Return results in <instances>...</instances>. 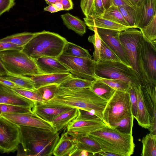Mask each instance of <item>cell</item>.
Masks as SVG:
<instances>
[{"mask_svg": "<svg viewBox=\"0 0 156 156\" xmlns=\"http://www.w3.org/2000/svg\"><path fill=\"white\" fill-rule=\"evenodd\" d=\"M107 102L97 96L90 87L73 89L58 86L53 98L43 103L50 106L85 110L102 120L103 112Z\"/></svg>", "mask_w": 156, "mask_h": 156, "instance_id": "1", "label": "cell"}, {"mask_svg": "<svg viewBox=\"0 0 156 156\" xmlns=\"http://www.w3.org/2000/svg\"><path fill=\"white\" fill-rule=\"evenodd\" d=\"M20 144L25 156H50L60 137L58 132L40 128L19 126Z\"/></svg>", "mask_w": 156, "mask_h": 156, "instance_id": "2", "label": "cell"}, {"mask_svg": "<svg viewBox=\"0 0 156 156\" xmlns=\"http://www.w3.org/2000/svg\"><path fill=\"white\" fill-rule=\"evenodd\" d=\"M99 144L101 151L119 156H130L135 145L132 134L121 132L107 125L87 134Z\"/></svg>", "mask_w": 156, "mask_h": 156, "instance_id": "3", "label": "cell"}, {"mask_svg": "<svg viewBox=\"0 0 156 156\" xmlns=\"http://www.w3.org/2000/svg\"><path fill=\"white\" fill-rule=\"evenodd\" d=\"M67 41L58 34L43 30L36 32L22 51L34 60L42 57L57 58L62 54Z\"/></svg>", "mask_w": 156, "mask_h": 156, "instance_id": "4", "label": "cell"}, {"mask_svg": "<svg viewBox=\"0 0 156 156\" xmlns=\"http://www.w3.org/2000/svg\"><path fill=\"white\" fill-rule=\"evenodd\" d=\"M0 59L8 75L30 76L42 74L34 59L22 50L0 51Z\"/></svg>", "mask_w": 156, "mask_h": 156, "instance_id": "5", "label": "cell"}, {"mask_svg": "<svg viewBox=\"0 0 156 156\" xmlns=\"http://www.w3.org/2000/svg\"><path fill=\"white\" fill-rule=\"evenodd\" d=\"M96 62L95 73L98 77L120 80L135 87L140 85L132 67L122 62L101 60Z\"/></svg>", "mask_w": 156, "mask_h": 156, "instance_id": "6", "label": "cell"}, {"mask_svg": "<svg viewBox=\"0 0 156 156\" xmlns=\"http://www.w3.org/2000/svg\"><path fill=\"white\" fill-rule=\"evenodd\" d=\"M132 115L128 91L115 90L107 102L102 113V120L110 126L128 115Z\"/></svg>", "mask_w": 156, "mask_h": 156, "instance_id": "7", "label": "cell"}, {"mask_svg": "<svg viewBox=\"0 0 156 156\" xmlns=\"http://www.w3.org/2000/svg\"><path fill=\"white\" fill-rule=\"evenodd\" d=\"M139 55L143 83L145 81L156 86V41H151L143 34L139 40Z\"/></svg>", "mask_w": 156, "mask_h": 156, "instance_id": "8", "label": "cell"}, {"mask_svg": "<svg viewBox=\"0 0 156 156\" xmlns=\"http://www.w3.org/2000/svg\"><path fill=\"white\" fill-rule=\"evenodd\" d=\"M142 35L140 30L132 27L121 31L119 36L121 44L140 85L143 80L139 65V45Z\"/></svg>", "mask_w": 156, "mask_h": 156, "instance_id": "9", "label": "cell"}, {"mask_svg": "<svg viewBox=\"0 0 156 156\" xmlns=\"http://www.w3.org/2000/svg\"><path fill=\"white\" fill-rule=\"evenodd\" d=\"M57 59L68 69L72 77L92 82L98 79L95 73L96 62L92 59L62 54Z\"/></svg>", "mask_w": 156, "mask_h": 156, "instance_id": "10", "label": "cell"}, {"mask_svg": "<svg viewBox=\"0 0 156 156\" xmlns=\"http://www.w3.org/2000/svg\"><path fill=\"white\" fill-rule=\"evenodd\" d=\"M19 126L0 117V152L14 153L20 144Z\"/></svg>", "mask_w": 156, "mask_h": 156, "instance_id": "11", "label": "cell"}, {"mask_svg": "<svg viewBox=\"0 0 156 156\" xmlns=\"http://www.w3.org/2000/svg\"><path fill=\"white\" fill-rule=\"evenodd\" d=\"M0 116L18 126L36 127L55 131L51 123L37 116L33 112L4 113Z\"/></svg>", "mask_w": 156, "mask_h": 156, "instance_id": "12", "label": "cell"}, {"mask_svg": "<svg viewBox=\"0 0 156 156\" xmlns=\"http://www.w3.org/2000/svg\"><path fill=\"white\" fill-rule=\"evenodd\" d=\"M97 31L101 40L116 54L122 62L131 67L120 40L119 36L121 31L98 28H97Z\"/></svg>", "mask_w": 156, "mask_h": 156, "instance_id": "13", "label": "cell"}, {"mask_svg": "<svg viewBox=\"0 0 156 156\" xmlns=\"http://www.w3.org/2000/svg\"><path fill=\"white\" fill-rule=\"evenodd\" d=\"M143 100L149 116L150 133L156 134V86L144 82L140 85Z\"/></svg>", "mask_w": 156, "mask_h": 156, "instance_id": "14", "label": "cell"}, {"mask_svg": "<svg viewBox=\"0 0 156 156\" xmlns=\"http://www.w3.org/2000/svg\"><path fill=\"white\" fill-rule=\"evenodd\" d=\"M106 125L101 119L94 120L74 119L67 126V132L70 135H84L93 132Z\"/></svg>", "mask_w": 156, "mask_h": 156, "instance_id": "15", "label": "cell"}, {"mask_svg": "<svg viewBox=\"0 0 156 156\" xmlns=\"http://www.w3.org/2000/svg\"><path fill=\"white\" fill-rule=\"evenodd\" d=\"M35 101L25 98L12 88L0 83V104H9L32 108Z\"/></svg>", "mask_w": 156, "mask_h": 156, "instance_id": "16", "label": "cell"}, {"mask_svg": "<svg viewBox=\"0 0 156 156\" xmlns=\"http://www.w3.org/2000/svg\"><path fill=\"white\" fill-rule=\"evenodd\" d=\"M136 28L140 30L146 26L156 14V0H145L135 10Z\"/></svg>", "mask_w": 156, "mask_h": 156, "instance_id": "17", "label": "cell"}, {"mask_svg": "<svg viewBox=\"0 0 156 156\" xmlns=\"http://www.w3.org/2000/svg\"><path fill=\"white\" fill-rule=\"evenodd\" d=\"M34 60L42 74L69 73L66 67L57 58L42 57Z\"/></svg>", "mask_w": 156, "mask_h": 156, "instance_id": "18", "label": "cell"}, {"mask_svg": "<svg viewBox=\"0 0 156 156\" xmlns=\"http://www.w3.org/2000/svg\"><path fill=\"white\" fill-rule=\"evenodd\" d=\"M72 108L68 107L48 106L43 103L35 102L32 111L37 116L51 123L58 115Z\"/></svg>", "mask_w": 156, "mask_h": 156, "instance_id": "19", "label": "cell"}, {"mask_svg": "<svg viewBox=\"0 0 156 156\" xmlns=\"http://www.w3.org/2000/svg\"><path fill=\"white\" fill-rule=\"evenodd\" d=\"M77 149L73 138L66 131L62 134L54 149L53 155L56 156H72Z\"/></svg>", "mask_w": 156, "mask_h": 156, "instance_id": "20", "label": "cell"}, {"mask_svg": "<svg viewBox=\"0 0 156 156\" xmlns=\"http://www.w3.org/2000/svg\"><path fill=\"white\" fill-rule=\"evenodd\" d=\"M72 76L70 73L44 74L37 75L30 77L33 81L36 89L51 84L59 85L65 80Z\"/></svg>", "mask_w": 156, "mask_h": 156, "instance_id": "21", "label": "cell"}, {"mask_svg": "<svg viewBox=\"0 0 156 156\" xmlns=\"http://www.w3.org/2000/svg\"><path fill=\"white\" fill-rule=\"evenodd\" d=\"M83 19L86 25L91 30L94 27L120 31L132 28L129 26H126L115 23L102 17L89 16L84 18Z\"/></svg>", "mask_w": 156, "mask_h": 156, "instance_id": "22", "label": "cell"}, {"mask_svg": "<svg viewBox=\"0 0 156 156\" xmlns=\"http://www.w3.org/2000/svg\"><path fill=\"white\" fill-rule=\"evenodd\" d=\"M70 135L73 138L78 149L86 151L93 155L101 151L98 143L87 134Z\"/></svg>", "mask_w": 156, "mask_h": 156, "instance_id": "23", "label": "cell"}, {"mask_svg": "<svg viewBox=\"0 0 156 156\" xmlns=\"http://www.w3.org/2000/svg\"><path fill=\"white\" fill-rule=\"evenodd\" d=\"M135 87L138 98L137 117L136 120L140 126L148 129L150 126L149 116L142 98L140 85Z\"/></svg>", "mask_w": 156, "mask_h": 156, "instance_id": "24", "label": "cell"}, {"mask_svg": "<svg viewBox=\"0 0 156 156\" xmlns=\"http://www.w3.org/2000/svg\"><path fill=\"white\" fill-rule=\"evenodd\" d=\"M64 24L69 30L82 36L86 33V24L84 21L68 12L61 16Z\"/></svg>", "mask_w": 156, "mask_h": 156, "instance_id": "25", "label": "cell"}, {"mask_svg": "<svg viewBox=\"0 0 156 156\" xmlns=\"http://www.w3.org/2000/svg\"><path fill=\"white\" fill-rule=\"evenodd\" d=\"M78 113V108H73L57 116L51 122L55 131L58 132L67 127L70 122L76 118Z\"/></svg>", "mask_w": 156, "mask_h": 156, "instance_id": "26", "label": "cell"}, {"mask_svg": "<svg viewBox=\"0 0 156 156\" xmlns=\"http://www.w3.org/2000/svg\"><path fill=\"white\" fill-rule=\"evenodd\" d=\"M90 87L97 96L107 101L116 90L98 79L93 82Z\"/></svg>", "mask_w": 156, "mask_h": 156, "instance_id": "27", "label": "cell"}, {"mask_svg": "<svg viewBox=\"0 0 156 156\" xmlns=\"http://www.w3.org/2000/svg\"><path fill=\"white\" fill-rule=\"evenodd\" d=\"M36 33L23 32L17 33L0 39V42L10 43L23 48L34 36Z\"/></svg>", "mask_w": 156, "mask_h": 156, "instance_id": "28", "label": "cell"}, {"mask_svg": "<svg viewBox=\"0 0 156 156\" xmlns=\"http://www.w3.org/2000/svg\"><path fill=\"white\" fill-rule=\"evenodd\" d=\"M62 54L74 57L92 59V56L87 50L68 41L64 46Z\"/></svg>", "mask_w": 156, "mask_h": 156, "instance_id": "29", "label": "cell"}, {"mask_svg": "<svg viewBox=\"0 0 156 156\" xmlns=\"http://www.w3.org/2000/svg\"><path fill=\"white\" fill-rule=\"evenodd\" d=\"M142 156H156V134H147L142 140Z\"/></svg>", "mask_w": 156, "mask_h": 156, "instance_id": "30", "label": "cell"}, {"mask_svg": "<svg viewBox=\"0 0 156 156\" xmlns=\"http://www.w3.org/2000/svg\"><path fill=\"white\" fill-rule=\"evenodd\" d=\"M102 18L126 26H129L124 19L118 6L112 5L105 9Z\"/></svg>", "mask_w": 156, "mask_h": 156, "instance_id": "31", "label": "cell"}, {"mask_svg": "<svg viewBox=\"0 0 156 156\" xmlns=\"http://www.w3.org/2000/svg\"><path fill=\"white\" fill-rule=\"evenodd\" d=\"M12 82L20 88L35 90L34 82L30 77L25 76L9 75L2 76Z\"/></svg>", "mask_w": 156, "mask_h": 156, "instance_id": "32", "label": "cell"}, {"mask_svg": "<svg viewBox=\"0 0 156 156\" xmlns=\"http://www.w3.org/2000/svg\"><path fill=\"white\" fill-rule=\"evenodd\" d=\"M93 82L71 76L63 81L58 86L68 88H83L90 87Z\"/></svg>", "mask_w": 156, "mask_h": 156, "instance_id": "33", "label": "cell"}, {"mask_svg": "<svg viewBox=\"0 0 156 156\" xmlns=\"http://www.w3.org/2000/svg\"><path fill=\"white\" fill-rule=\"evenodd\" d=\"M134 117L132 115L126 116L118 122L112 124L110 126L121 132L128 134H132Z\"/></svg>", "mask_w": 156, "mask_h": 156, "instance_id": "34", "label": "cell"}, {"mask_svg": "<svg viewBox=\"0 0 156 156\" xmlns=\"http://www.w3.org/2000/svg\"><path fill=\"white\" fill-rule=\"evenodd\" d=\"M124 19L131 27L136 28L135 9L128 6H118Z\"/></svg>", "mask_w": 156, "mask_h": 156, "instance_id": "35", "label": "cell"}, {"mask_svg": "<svg viewBox=\"0 0 156 156\" xmlns=\"http://www.w3.org/2000/svg\"><path fill=\"white\" fill-rule=\"evenodd\" d=\"M140 30L142 34L151 41L156 40V14L145 27Z\"/></svg>", "mask_w": 156, "mask_h": 156, "instance_id": "36", "label": "cell"}, {"mask_svg": "<svg viewBox=\"0 0 156 156\" xmlns=\"http://www.w3.org/2000/svg\"><path fill=\"white\" fill-rule=\"evenodd\" d=\"M92 30L94 32V34L89 36L88 38V40L89 41L92 43L94 46V51L93 53V59L97 61L99 60L100 58L101 40L98 34L97 27H94Z\"/></svg>", "mask_w": 156, "mask_h": 156, "instance_id": "37", "label": "cell"}, {"mask_svg": "<svg viewBox=\"0 0 156 156\" xmlns=\"http://www.w3.org/2000/svg\"><path fill=\"white\" fill-rule=\"evenodd\" d=\"M58 86L57 84H51L42 87L37 90L45 102L53 98Z\"/></svg>", "mask_w": 156, "mask_h": 156, "instance_id": "38", "label": "cell"}, {"mask_svg": "<svg viewBox=\"0 0 156 156\" xmlns=\"http://www.w3.org/2000/svg\"><path fill=\"white\" fill-rule=\"evenodd\" d=\"M100 56L101 60L122 62L116 54L102 40Z\"/></svg>", "mask_w": 156, "mask_h": 156, "instance_id": "39", "label": "cell"}, {"mask_svg": "<svg viewBox=\"0 0 156 156\" xmlns=\"http://www.w3.org/2000/svg\"><path fill=\"white\" fill-rule=\"evenodd\" d=\"M12 89L19 94L34 101L42 103L45 102L37 89L32 90L22 88Z\"/></svg>", "mask_w": 156, "mask_h": 156, "instance_id": "40", "label": "cell"}, {"mask_svg": "<svg viewBox=\"0 0 156 156\" xmlns=\"http://www.w3.org/2000/svg\"><path fill=\"white\" fill-rule=\"evenodd\" d=\"M98 79L116 90L126 92L130 86L128 83L120 80L98 77Z\"/></svg>", "mask_w": 156, "mask_h": 156, "instance_id": "41", "label": "cell"}, {"mask_svg": "<svg viewBox=\"0 0 156 156\" xmlns=\"http://www.w3.org/2000/svg\"><path fill=\"white\" fill-rule=\"evenodd\" d=\"M32 112V108L9 104H0V115L4 113Z\"/></svg>", "mask_w": 156, "mask_h": 156, "instance_id": "42", "label": "cell"}, {"mask_svg": "<svg viewBox=\"0 0 156 156\" xmlns=\"http://www.w3.org/2000/svg\"><path fill=\"white\" fill-rule=\"evenodd\" d=\"M132 114L136 119L137 117L138 98L136 92L133 86H130L128 89Z\"/></svg>", "mask_w": 156, "mask_h": 156, "instance_id": "43", "label": "cell"}, {"mask_svg": "<svg viewBox=\"0 0 156 156\" xmlns=\"http://www.w3.org/2000/svg\"><path fill=\"white\" fill-rule=\"evenodd\" d=\"M94 0H81L80 6L85 17L93 15Z\"/></svg>", "mask_w": 156, "mask_h": 156, "instance_id": "44", "label": "cell"}, {"mask_svg": "<svg viewBox=\"0 0 156 156\" xmlns=\"http://www.w3.org/2000/svg\"><path fill=\"white\" fill-rule=\"evenodd\" d=\"M78 115L75 119L76 120H94L101 119L96 115L88 111L79 109H78Z\"/></svg>", "mask_w": 156, "mask_h": 156, "instance_id": "45", "label": "cell"}, {"mask_svg": "<svg viewBox=\"0 0 156 156\" xmlns=\"http://www.w3.org/2000/svg\"><path fill=\"white\" fill-rule=\"evenodd\" d=\"M15 0H0V16L9 12L15 5Z\"/></svg>", "mask_w": 156, "mask_h": 156, "instance_id": "46", "label": "cell"}, {"mask_svg": "<svg viewBox=\"0 0 156 156\" xmlns=\"http://www.w3.org/2000/svg\"><path fill=\"white\" fill-rule=\"evenodd\" d=\"M94 10L92 16L101 17L104 13L105 9L101 0H94Z\"/></svg>", "mask_w": 156, "mask_h": 156, "instance_id": "47", "label": "cell"}, {"mask_svg": "<svg viewBox=\"0 0 156 156\" xmlns=\"http://www.w3.org/2000/svg\"><path fill=\"white\" fill-rule=\"evenodd\" d=\"M23 49V48L10 43L0 42V51L15 50H22Z\"/></svg>", "mask_w": 156, "mask_h": 156, "instance_id": "48", "label": "cell"}, {"mask_svg": "<svg viewBox=\"0 0 156 156\" xmlns=\"http://www.w3.org/2000/svg\"><path fill=\"white\" fill-rule=\"evenodd\" d=\"M112 4L117 6H128L135 9L136 6L133 0H112Z\"/></svg>", "mask_w": 156, "mask_h": 156, "instance_id": "49", "label": "cell"}, {"mask_svg": "<svg viewBox=\"0 0 156 156\" xmlns=\"http://www.w3.org/2000/svg\"><path fill=\"white\" fill-rule=\"evenodd\" d=\"M0 83L12 88H21L12 82L0 76Z\"/></svg>", "mask_w": 156, "mask_h": 156, "instance_id": "50", "label": "cell"}, {"mask_svg": "<svg viewBox=\"0 0 156 156\" xmlns=\"http://www.w3.org/2000/svg\"><path fill=\"white\" fill-rule=\"evenodd\" d=\"M60 2L62 5L63 10L69 11L73 9V4L72 0H62Z\"/></svg>", "mask_w": 156, "mask_h": 156, "instance_id": "51", "label": "cell"}, {"mask_svg": "<svg viewBox=\"0 0 156 156\" xmlns=\"http://www.w3.org/2000/svg\"><path fill=\"white\" fill-rule=\"evenodd\" d=\"M93 155V154L86 151L77 149L72 154V156H89Z\"/></svg>", "mask_w": 156, "mask_h": 156, "instance_id": "52", "label": "cell"}, {"mask_svg": "<svg viewBox=\"0 0 156 156\" xmlns=\"http://www.w3.org/2000/svg\"><path fill=\"white\" fill-rule=\"evenodd\" d=\"M44 10L50 12L51 13H54L58 12L54 4L49 5L48 6L45 7L44 8Z\"/></svg>", "mask_w": 156, "mask_h": 156, "instance_id": "53", "label": "cell"}, {"mask_svg": "<svg viewBox=\"0 0 156 156\" xmlns=\"http://www.w3.org/2000/svg\"><path fill=\"white\" fill-rule=\"evenodd\" d=\"M8 75V72L4 67L0 59V76H3Z\"/></svg>", "mask_w": 156, "mask_h": 156, "instance_id": "54", "label": "cell"}, {"mask_svg": "<svg viewBox=\"0 0 156 156\" xmlns=\"http://www.w3.org/2000/svg\"><path fill=\"white\" fill-rule=\"evenodd\" d=\"M95 155L104 156H118L116 154H114L108 152L101 151L97 153Z\"/></svg>", "mask_w": 156, "mask_h": 156, "instance_id": "55", "label": "cell"}, {"mask_svg": "<svg viewBox=\"0 0 156 156\" xmlns=\"http://www.w3.org/2000/svg\"><path fill=\"white\" fill-rule=\"evenodd\" d=\"M105 9H106L112 5V0H101Z\"/></svg>", "mask_w": 156, "mask_h": 156, "instance_id": "56", "label": "cell"}, {"mask_svg": "<svg viewBox=\"0 0 156 156\" xmlns=\"http://www.w3.org/2000/svg\"><path fill=\"white\" fill-rule=\"evenodd\" d=\"M54 5L58 11L63 10L62 5L60 2H56L54 4Z\"/></svg>", "mask_w": 156, "mask_h": 156, "instance_id": "57", "label": "cell"}, {"mask_svg": "<svg viewBox=\"0 0 156 156\" xmlns=\"http://www.w3.org/2000/svg\"><path fill=\"white\" fill-rule=\"evenodd\" d=\"M47 4H54L56 2H60L62 0H44Z\"/></svg>", "mask_w": 156, "mask_h": 156, "instance_id": "58", "label": "cell"}, {"mask_svg": "<svg viewBox=\"0 0 156 156\" xmlns=\"http://www.w3.org/2000/svg\"><path fill=\"white\" fill-rule=\"evenodd\" d=\"M145 0H133L136 7L140 5Z\"/></svg>", "mask_w": 156, "mask_h": 156, "instance_id": "59", "label": "cell"}]
</instances>
